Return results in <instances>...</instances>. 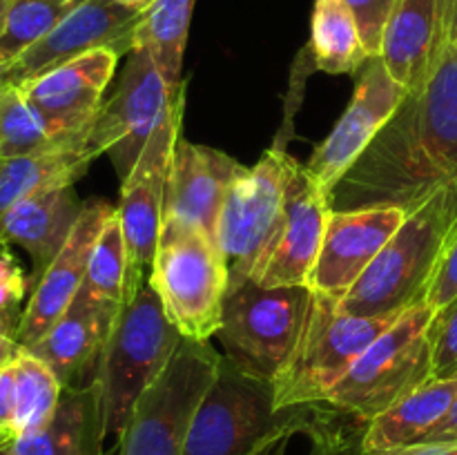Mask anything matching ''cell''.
I'll return each mask as SVG.
<instances>
[{
  "label": "cell",
  "instance_id": "cell-1",
  "mask_svg": "<svg viewBox=\"0 0 457 455\" xmlns=\"http://www.w3.org/2000/svg\"><path fill=\"white\" fill-rule=\"evenodd\" d=\"M442 187L457 192V47L445 45L431 76L335 187L333 210L400 205L413 212Z\"/></svg>",
  "mask_w": 457,
  "mask_h": 455
},
{
  "label": "cell",
  "instance_id": "cell-2",
  "mask_svg": "<svg viewBox=\"0 0 457 455\" xmlns=\"http://www.w3.org/2000/svg\"><path fill=\"white\" fill-rule=\"evenodd\" d=\"M181 339L150 281L120 306L94 373L105 442L119 444L134 404L161 377Z\"/></svg>",
  "mask_w": 457,
  "mask_h": 455
},
{
  "label": "cell",
  "instance_id": "cell-3",
  "mask_svg": "<svg viewBox=\"0 0 457 455\" xmlns=\"http://www.w3.org/2000/svg\"><path fill=\"white\" fill-rule=\"evenodd\" d=\"M457 219V192L442 187L406 214L364 275L342 299L351 315H402L422 303L436 272L442 244Z\"/></svg>",
  "mask_w": 457,
  "mask_h": 455
},
{
  "label": "cell",
  "instance_id": "cell-4",
  "mask_svg": "<svg viewBox=\"0 0 457 455\" xmlns=\"http://www.w3.org/2000/svg\"><path fill=\"white\" fill-rule=\"evenodd\" d=\"M147 281L181 337L208 342L219 333L230 275L214 236L192 223L163 219Z\"/></svg>",
  "mask_w": 457,
  "mask_h": 455
},
{
  "label": "cell",
  "instance_id": "cell-5",
  "mask_svg": "<svg viewBox=\"0 0 457 455\" xmlns=\"http://www.w3.org/2000/svg\"><path fill=\"white\" fill-rule=\"evenodd\" d=\"M397 317L351 315L337 299L311 290V306L297 343L272 379L277 410L328 401L357 357Z\"/></svg>",
  "mask_w": 457,
  "mask_h": 455
},
{
  "label": "cell",
  "instance_id": "cell-6",
  "mask_svg": "<svg viewBox=\"0 0 457 455\" xmlns=\"http://www.w3.org/2000/svg\"><path fill=\"white\" fill-rule=\"evenodd\" d=\"M293 163L284 147H270L228 190L217 223V245L226 259L230 288L262 279L284 230Z\"/></svg>",
  "mask_w": 457,
  "mask_h": 455
},
{
  "label": "cell",
  "instance_id": "cell-7",
  "mask_svg": "<svg viewBox=\"0 0 457 455\" xmlns=\"http://www.w3.org/2000/svg\"><path fill=\"white\" fill-rule=\"evenodd\" d=\"M436 310L415 303L355 360L328 404L369 424L400 397L433 377L431 324Z\"/></svg>",
  "mask_w": 457,
  "mask_h": 455
},
{
  "label": "cell",
  "instance_id": "cell-8",
  "mask_svg": "<svg viewBox=\"0 0 457 455\" xmlns=\"http://www.w3.org/2000/svg\"><path fill=\"white\" fill-rule=\"evenodd\" d=\"M223 357L208 342L183 337L161 377L138 397L119 455H183L201 400Z\"/></svg>",
  "mask_w": 457,
  "mask_h": 455
},
{
  "label": "cell",
  "instance_id": "cell-9",
  "mask_svg": "<svg viewBox=\"0 0 457 455\" xmlns=\"http://www.w3.org/2000/svg\"><path fill=\"white\" fill-rule=\"evenodd\" d=\"M308 306V285L266 288L257 281H244L230 288L217 333L228 360L272 382L297 343Z\"/></svg>",
  "mask_w": 457,
  "mask_h": 455
},
{
  "label": "cell",
  "instance_id": "cell-10",
  "mask_svg": "<svg viewBox=\"0 0 457 455\" xmlns=\"http://www.w3.org/2000/svg\"><path fill=\"white\" fill-rule=\"evenodd\" d=\"M281 415L270 379L223 357L192 419L183 455H253Z\"/></svg>",
  "mask_w": 457,
  "mask_h": 455
},
{
  "label": "cell",
  "instance_id": "cell-11",
  "mask_svg": "<svg viewBox=\"0 0 457 455\" xmlns=\"http://www.w3.org/2000/svg\"><path fill=\"white\" fill-rule=\"evenodd\" d=\"M183 105H186V85L172 98L163 123L154 129L138 154L137 163L120 181V203L116 212L128 245V284H125L123 303L141 290L147 281L145 272L154 261L161 226H163L170 165H172L174 145L181 136Z\"/></svg>",
  "mask_w": 457,
  "mask_h": 455
},
{
  "label": "cell",
  "instance_id": "cell-12",
  "mask_svg": "<svg viewBox=\"0 0 457 455\" xmlns=\"http://www.w3.org/2000/svg\"><path fill=\"white\" fill-rule=\"evenodd\" d=\"M177 92L168 87L150 54L134 47L125 56L119 85L85 132V145L96 159L110 154L123 181L154 129L163 123Z\"/></svg>",
  "mask_w": 457,
  "mask_h": 455
},
{
  "label": "cell",
  "instance_id": "cell-13",
  "mask_svg": "<svg viewBox=\"0 0 457 455\" xmlns=\"http://www.w3.org/2000/svg\"><path fill=\"white\" fill-rule=\"evenodd\" d=\"M404 96L406 89L388 76L382 61L370 58L357 80L346 112L306 163V172L328 201L348 170L361 159L373 138L393 119Z\"/></svg>",
  "mask_w": 457,
  "mask_h": 455
},
{
  "label": "cell",
  "instance_id": "cell-14",
  "mask_svg": "<svg viewBox=\"0 0 457 455\" xmlns=\"http://www.w3.org/2000/svg\"><path fill=\"white\" fill-rule=\"evenodd\" d=\"M141 13L114 0H83L45 38L4 67L0 79L4 83L25 85L94 49H114L120 56H128Z\"/></svg>",
  "mask_w": 457,
  "mask_h": 455
},
{
  "label": "cell",
  "instance_id": "cell-15",
  "mask_svg": "<svg viewBox=\"0 0 457 455\" xmlns=\"http://www.w3.org/2000/svg\"><path fill=\"white\" fill-rule=\"evenodd\" d=\"M406 214L400 205L333 210L308 288L342 302L404 223Z\"/></svg>",
  "mask_w": 457,
  "mask_h": 455
},
{
  "label": "cell",
  "instance_id": "cell-16",
  "mask_svg": "<svg viewBox=\"0 0 457 455\" xmlns=\"http://www.w3.org/2000/svg\"><path fill=\"white\" fill-rule=\"evenodd\" d=\"M120 58L114 49H94L21 87L58 134L83 136L105 103V89Z\"/></svg>",
  "mask_w": 457,
  "mask_h": 455
},
{
  "label": "cell",
  "instance_id": "cell-17",
  "mask_svg": "<svg viewBox=\"0 0 457 455\" xmlns=\"http://www.w3.org/2000/svg\"><path fill=\"white\" fill-rule=\"evenodd\" d=\"M114 210V205L103 199L85 201L83 214L76 221L70 239L56 254V259L49 263L47 270L40 275V279L36 281L34 293H31L27 306L22 308L21 324L16 330V337L22 348H29L31 343L38 342L52 328L54 321L65 312L71 299L79 294L85 281V272H87L94 241H96L103 223L110 219Z\"/></svg>",
  "mask_w": 457,
  "mask_h": 455
},
{
  "label": "cell",
  "instance_id": "cell-18",
  "mask_svg": "<svg viewBox=\"0 0 457 455\" xmlns=\"http://www.w3.org/2000/svg\"><path fill=\"white\" fill-rule=\"evenodd\" d=\"M245 165L226 152L179 136L165 187L163 219L192 223L217 239V223L232 183Z\"/></svg>",
  "mask_w": 457,
  "mask_h": 455
},
{
  "label": "cell",
  "instance_id": "cell-19",
  "mask_svg": "<svg viewBox=\"0 0 457 455\" xmlns=\"http://www.w3.org/2000/svg\"><path fill=\"white\" fill-rule=\"evenodd\" d=\"M330 212L333 205L328 196L317 187L306 172V165L295 161L290 170L284 230L257 284L266 288L308 285V277L324 244Z\"/></svg>",
  "mask_w": 457,
  "mask_h": 455
},
{
  "label": "cell",
  "instance_id": "cell-20",
  "mask_svg": "<svg viewBox=\"0 0 457 455\" xmlns=\"http://www.w3.org/2000/svg\"><path fill=\"white\" fill-rule=\"evenodd\" d=\"M120 306L94 297L85 285L52 328L27 351L52 368L62 388H79L87 370H96Z\"/></svg>",
  "mask_w": 457,
  "mask_h": 455
},
{
  "label": "cell",
  "instance_id": "cell-21",
  "mask_svg": "<svg viewBox=\"0 0 457 455\" xmlns=\"http://www.w3.org/2000/svg\"><path fill=\"white\" fill-rule=\"evenodd\" d=\"M85 201L79 199L74 186H54L22 199L0 226V245L16 244L34 263V277L40 279L56 259L80 219Z\"/></svg>",
  "mask_w": 457,
  "mask_h": 455
},
{
  "label": "cell",
  "instance_id": "cell-22",
  "mask_svg": "<svg viewBox=\"0 0 457 455\" xmlns=\"http://www.w3.org/2000/svg\"><path fill=\"white\" fill-rule=\"evenodd\" d=\"M442 47L437 0H400L384 29L379 61L411 94L427 83Z\"/></svg>",
  "mask_w": 457,
  "mask_h": 455
},
{
  "label": "cell",
  "instance_id": "cell-23",
  "mask_svg": "<svg viewBox=\"0 0 457 455\" xmlns=\"http://www.w3.org/2000/svg\"><path fill=\"white\" fill-rule=\"evenodd\" d=\"M16 455H105L101 391L87 386L62 388L52 418L36 431L12 440Z\"/></svg>",
  "mask_w": 457,
  "mask_h": 455
},
{
  "label": "cell",
  "instance_id": "cell-24",
  "mask_svg": "<svg viewBox=\"0 0 457 455\" xmlns=\"http://www.w3.org/2000/svg\"><path fill=\"white\" fill-rule=\"evenodd\" d=\"M455 397L457 375L427 379L366 424L361 451L366 455H384L420 444L449 413Z\"/></svg>",
  "mask_w": 457,
  "mask_h": 455
},
{
  "label": "cell",
  "instance_id": "cell-25",
  "mask_svg": "<svg viewBox=\"0 0 457 455\" xmlns=\"http://www.w3.org/2000/svg\"><path fill=\"white\" fill-rule=\"evenodd\" d=\"M96 156L83 141L43 152L3 161L0 165V226L3 219L22 199L54 186H74Z\"/></svg>",
  "mask_w": 457,
  "mask_h": 455
},
{
  "label": "cell",
  "instance_id": "cell-26",
  "mask_svg": "<svg viewBox=\"0 0 457 455\" xmlns=\"http://www.w3.org/2000/svg\"><path fill=\"white\" fill-rule=\"evenodd\" d=\"M195 3L196 0H156L141 13L134 29L132 49L138 47L150 54L172 92L183 85V56Z\"/></svg>",
  "mask_w": 457,
  "mask_h": 455
},
{
  "label": "cell",
  "instance_id": "cell-27",
  "mask_svg": "<svg viewBox=\"0 0 457 455\" xmlns=\"http://www.w3.org/2000/svg\"><path fill=\"white\" fill-rule=\"evenodd\" d=\"M308 49L317 70L326 74H353L370 61L360 25L342 0H315Z\"/></svg>",
  "mask_w": 457,
  "mask_h": 455
},
{
  "label": "cell",
  "instance_id": "cell-28",
  "mask_svg": "<svg viewBox=\"0 0 457 455\" xmlns=\"http://www.w3.org/2000/svg\"><path fill=\"white\" fill-rule=\"evenodd\" d=\"M83 138L85 134L83 136L58 134L27 98L21 85L4 83L0 79V161L43 154Z\"/></svg>",
  "mask_w": 457,
  "mask_h": 455
},
{
  "label": "cell",
  "instance_id": "cell-29",
  "mask_svg": "<svg viewBox=\"0 0 457 455\" xmlns=\"http://www.w3.org/2000/svg\"><path fill=\"white\" fill-rule=\"evenodd\" d=\"M13 386H16V409H13V437L25 435L43 426L56 410L62 395V384L45 361L31 355L27 348L12 364Z\"/></svg>",
  "mask_w": 457,
  "mask_h": 455
},
{
  "label": "cell",
  "instance_id": "cell-30",
  "mask_svg": "<svg viewBox=\"0 0 457 455\" xmlns=\"http://www.w3.org/2000/svg\"><path fill=\"white\" fill-rule=\"evenodd\" d=\"M83 0H13L0 34V70L65 21Z\"/></svg>",
  "mask_w": 457,
  "mask_h": 455
},
{
  "label": "cell",
  "instance_id": "cell-31",
  "mask_svg": "<svg viewBox=\"0 0 457 455\" xmlns=\"http://www.w3.org/2000/svg\"><path fill=\"white\" fill-rule=\"evenodd\" d=\"M125 284H128V245H125L119 212L114 210L94 241L83 285L94 297L123 306Z\"/></svg>",
  "mask_w": 457,
  "mask_h": 455
},
{
  "label": "cell",
  "instance_id": "cell-32",
  "mask_svg": "<svg viewBox=\"0 0 457 455\" xmlns=\"http://www.w3.org/2000/svg\"><path fill=\"white\" fill-rule=\"evenodd\" d=\"M431 360L433 377L457 375V297L433 317Z\"/></svg>",
  "mask_w": 457,
  "mask_h": 455
},
{
  "label": "cell",
  "instance_id": "cell-33",
  "mask_svg": "<svg viewBox=\"0 0 457 455\" xmlns=\"http://www.w3.org/2000/svg\"><path fill=\"white\" fill-rule=\"evenodd\" d=\"M455 297H457V219L445 236V244H442L436 272H433L431 284H428L424 303L431 306L433 310L437 312L445 306H449Z\"/></svg>",
  "mask_w": 457,
  "mask_h": 455
},
{
  "label": "cell",
  "instance_id": "cell-34",
  "mask_svg": "<svg viewBox=\"0 0 457 455\" xmlns=\"http://www.w3.org/2000/svg\"><path fill=\"white\" fill-rule=\"evenodd\" d=\"M342 3L351 9L357 25H360V34L369 58H379L384 29H386L400 0H342Z\"/></svg>",
  "mask_w": 457,
  "mask_h": 455
},
{
  "label": "cell",
  "instance_id": "cell-35",
  "mask_svg": "<svg viewBox=\"0 0 457 455\" xmlns=\"http://www.w3.org/2000/svg\"><path fill=\"white\" fill-rule=\"evenodd\" d=\"M27 294V275L7 244L0 245V312H22Z\"/></svg>",
  "mask_w": 457,
  "mask_h": 455
},
{
  "label": "cell",
  "instance_id": "cell-36",
  "mask_svg": "<svg viewBox=\"0 0 457 455\" xmlns=\"http://www.w3.org/2000/svg\"><path fill=\"white\" fill-rule=\"evenodd\" d=\"M21 315L22 312H0V370L12 366L22 352L21 342L16 337Z\"/></svg>",
  "mask_w": 457,
  "mask_h": 455
},
{
  "label": "cell",
  "instance_id": "cell-37",
  "mask_svg": "<svg viewBox=\"0 0 457 455\" xmlns=\"http://www.w3.org/2000/svg\"><path fill=\"white\" fill-rule=\"evenodd\" d=\"M13 409H16V386H13V368L0 370V433L13 437Z\"/></svg>",
  "mask_w": 457,
  "mask_h": 455
},
{
  "label": "cell",
  "instance_id": "cell-38",
  "mask_svg": "<svg viewBox=\"0 0 457 455\" xmlns=\"http://www.w3.org/2000/svg\"><path fill=\"white\" fill-rule=\"evenodd\" d=\"M420 444H457V397L449 413L440 419V424Z\"/></svg>",
  "mask_w": 457,
  "mask_h": 455
},
{
  "label": "cell",
  "instance_id": "cell-39",
  "mask_svg": "<svg viewBox=\"0 0 457 455\" xmlns=\"http://www.w3.org/2000/svg\"><path fill=\"white\" fill-rule=\"evenodd\" d=\"M437 16L442 43L457 47V0H437Z\"/></svg>",
  "mask_w": 457,
  "mask_h": 455
},
{
  "label": "cell",
  "instance_id": "cell-40",
  "mask_svg": "<svg viewBox=\"0 0 457 455\" xmlns=\"http://www.w3.org/2000/svg\"><path fill=\"white\" fill-rule=\"evenodd\" d=\"M384 455H457V444H413Z\"/></svg>",
  "mask_w": 457,
  "mask_h": 455
},
{
  "label": "cell",
  "instance_id": "cell-41",
  "mask_svg": "<svg viewBox=\"0 0 457 455\" xmlns=\"http://www.w3.org/2000/svg\"><path fill=\"white\" fill-rule=\"evenodd\" d=\"M114 3L123 4V7H129V9H137V12H145L150 4H154L156 0H114Z\"/></svg>",
  "mask_w": 457,
  "mask_h": 455
},
{
  "label": "cell",
  "instance_id": "cell-42",
  "mask_svg": "<svg viewBox=\"0 0 457 455\" xmlns=\"http://www.w3.org/2000/svg\"><path fill=\"white\" fill-rule=\"evenodd\" d=\"M12 3L13 0H0V34L4 29V22H7V13L12 9Z\"/></svg>",
  "mask_w": 457,
  "mask_h": 455
},
{
  "label": "cell",
  "instance_id": "cell-43",
  "mask_svg": "<svg viewBox=\"0 0 457 455\" xmlns=\"http://www.w3.org/2000/svg\"><path fill=\"white\" fill-rule=\"evenodd\" d=\"M0 455H16L12 449V440L4 442V444H0Z\"/></svg>",
  "mask_w": 457,
  "mask_h": 455
},
{
  "label": "cell",
  "instance_id": "cell-44",
  "mask_svg": "<svg viewBox=\"0 0 457 455\" xmlns=\"http://www.w3.org/2000/svg\"><path fill=\"white\" fill-rule=\"evenodd\" d=\"M9 440H13V437H9V435H4V433H0V444H4V442H9Z\"/></svg>",
  "mask_w": 457,
  "mask_h": 455
},
{
  "label": "cell",
  "instance_id": "cell-45",
  "mask_svg": "<svg viewBox=\"0 0 457 455\" xmlns=\"http://www.w3.org/2000/svg\"><path fill=\"white\" fill-rule=\"evenodd\" d=\"M0 74H3V70H0ZM0 163H3V161H0Z\"/></svg>",
  "mask_w": 457,
  "mask_h": 455
},
{
  "label": "cell",
  "instance_id": "cell-46",
  "mask_svg": "<svg viewBox=\"0 0 457 455\" xmlns=\"http://www.w3.org/2000/svg\"><path fill=\"white\" fill-rule=\"evenodd\" d=\"M0 165H3V163H0Z\"/></svg>",
  "mask_w": 457,
  "mask_h": 455
}]
</instances>
